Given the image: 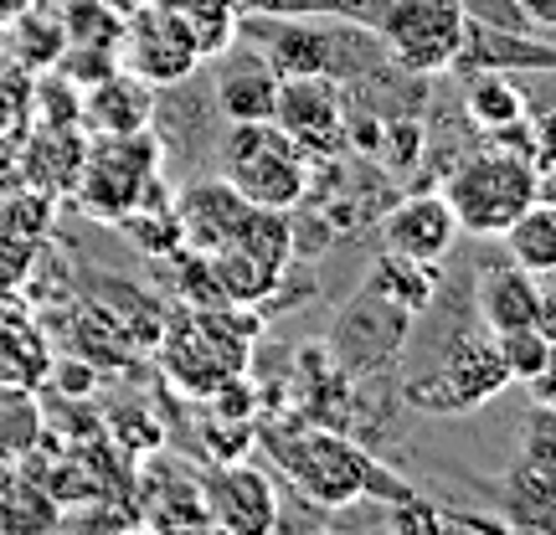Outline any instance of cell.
<instances>
[{
    "instance_id": "cell-17",
    "label": "cell",
    "mask_w": 556,
    "mask_h": 535,
    "mask_svg": "<svg viewBox=\"0 0 556 535\" xmlns=\"http://www.w3.org/2000/svg\"><path fill=\"white\" fill-rule=\"evenodd\" d=\"M500 520L520 535H556V474L536 463H516L500 479Z\"/></svg>"
},
{
    "instance_id": "cell-26",
    "label": "cell",
    "mask_w": 556,
    "mask_h": 535,
    "mask_svg": "<svg viewBox=\"0 0 556 535\" xmlns=\"http://www.w3.org/2000/svg\"><path fill=\"white\" fill-rule=\"evenodd\" d=\"M520 463H536L556 474V397H536L526 428H520Z\"/></svg>"
},
{
    "instance_id": "cell-30",
    "label": "cell",
    "mask_w": 556,
    "mask_h": 535,
    "mask_svg": "<svg viewBox=\"0 0 556 535\" xmlns=\"http://www.w3.org/2000/svg\"><path fill=\"white\" fill-rule=\"evenodd\" d=\"M520 11L536 31H556V0H520Z\"/></svg>"
},
{
    "instance_id": "cell-11",
    "label": "cell",
    "mask_w": 556,
    "mask_h": 535,
    "mask_svg": "<svg viewBox=\"0 0 556 535\" xmlns=\"http://www.w3.org/2000/svg\"><path fill=\"white\" fill-rule=\"evenodd\" d=\"M139 525L150 531H212L206 520V495H201V479L180 463L150 458L139 469Z\"/></svg>"
},
{
    "instance_id": "cell-27",
    "label": "cell",
    "mask_w": 556,
    "mask_h": 535,
    "mask_svg": "<svg viewBox=\"0 0 556 535\" xmlns=\"http://www.w3.org/2000/svg\"><path fill=\"white\" fill-rule=\"evenodd\" d=\"M78 103H83V88L67 82L62 73H52L47 82H37V114L47 124H78Z\"/></svg>"
},
{
    "instance_id": "cell-22",
    "label": "cell",
    "mask_w": 556,
    "mask_h": 535,
    "mask_svg": "<svg viewBox=\"0 0 556 535\" xmlns=\"http://www.w3.org/2000/svg\"><path fill=\"white\" fill-rule=\"evenodd\" d=\"M41 437H47V422H41V402L31 397V386L0 381V469L37 454Z\"/></svg>"
},
{
    "instance_id": "cell-7",
    "label": "cell",
    "mask_w": 556,
    "mask_h": 535,
    "mask_svg": "<svg viewBox=\"0 0 556 535\" xmlns=\"http://www.w3.org/2000/svg\"><path fill=\"white\" fill-rule=\"evenodd\" d=\"M201 41L197 31L186 26L176 5L165 0H139L135 11L124 16L119 31V67L144 78L150 88H170V82H186L201 67Z\"/></svg>"
},
{
    "instance_id": "cell-9",
    "label": "cell",
    "mask_w": 556,
    "mask_h": 535,
    "mask_svg": "<svg viewBox=\"0 0 556 535\" xmlns=\"http://www.w3.org/2000/svg\"><path fill=\"white\" fill-rule=\"evenodd\" d=\"M201 495H206V520L212 531L227 535H268L278 525V495L274 479L248 469V463H217L212 474H201Z\"/></svg>"
},
{
    "instance_id": "cell-12",
    "label": "cell",
    "mask_w": 556,
    "mask_h": 535,
    "mask_svg": "<svg viewBox=\"0 0 556 535\" xmlns=\"http://www.w3.org/2000/svg\"><path fill=\"white\" fill-rule=\"evenodd\" d=\"M253 201L242 196L232 180H197L186 186L176 201V217H180V242L197 247V253H217L227 242L238 238V227L248 221Z\"/></svg>"
},
{
    "instance_id": "cell-28",
    "label": "cell",
    "mask_w": 556,
    "mask_h": 535,
    "mask_svg": "<svg viewBox=\"0 0 556 535\" xmlns=\"http://www.w3.org/2000/svg\"><path fill=\"white\" fill-rule=\"evenodd\" d=\"M253 443H258V428H253V422L222 428V417H217V428H212V422L201 428V448H206V458H212V463H238Z\"/></svg>"
},
{
    "instance_id": "cell-16",
    "label": "cell",
    "mask_w": 556,
    "mask_h": 535,
    "mask_svg": "<svg viewBox=\"0 0 556 535\" xmlns=\"http://www.w3.org/2000/svg\"><path fill=\"white\" fill-rule=\"evenodd\" d=\"M274 99H278V73L263 62V52H238L217 73V114L227 124H258L274 119Z\"/></svg>"
},
{
    "instance_id": "cell-1",
    "label": "cell",
    "mask_w": 556,
    "mask_h": 535,
    "mask_svg": "<svg viewBox=\"0 0 556 535\" xmlns=\"http://www.w3.org/2000/svg\"><path fill=\"white\" fill-rule=\"evenodd\" d=\"M258 443L274 454V463L294 479L315 505H351V499H387V505H402L413 499L417 489L402 484L381 469L371 454H361L356 443L336 428H299V433H278V428H263Z\"/></svg>"
},
{
    "instance_id": "cell-3",
    "label": "cell",
    "mask_w": 556,
    "mask_h": 535,
    "mask_svg": "<svg viewBox=\"0 0 556 535\" xmlns=\"http://www.w3.org/2000/svg\"><path fill=\"white\" fill-rule=\"evenodd\" d=\"M222 176L238 186L253 206H304L309 186H315V160L294 135H283L274 119L258 124H232L222 139Z\"/></svg>"
},
{
    "instance_id": "cell-21",
    "label": "cell",
    "mask_w": 556,
    "mask_h": 535,
    "mask_svg": "<svg viewBox=\"0 0 556 535\" xmlns=\"http://www.w3.org/2000/svg\"><path fill=\"white\" fill-rule=\"evenodd\" d=\"M505 253H510V263H520L526 273H556V201H531L526 212H520L505 232Z\"/></svg>"
},
{
    "instance_id": "cell-4",
    "label": "cell",
    "mask_w": 556,
    "mask_h": 535,
    "mask_svg": "<svg viewBox=\"0 0 556 535\" xmlns=\"http://www.w3.org/2000/svg\"><path fill=\"white\" fill-rule=\"evenodd\" d=\"M377 31L381 52L417 73V78H438L454 73L458 52L469 41V11L464 0H377V11L366 16Z\"/></svg>"
},
{
    "instance_id": "cell-10",
    "label": "cell",
    "mask_w": 556,
    "mask_h": 535,
    "mask_svg": "<svg viewBox=\"0 0 556 535\" xmlns=\"http://www.w3.org/2000/svg\"><path fill=\"white\" fill-rule=\"evenodd\" d=\"M381 242L387 253L417 263H443L458 247V217L443 201V191H407V196L381 217Z\"/></svg>"
},
{
    "instance_id": "cell-20",
    "label": "cell",
    "mask_w": 556,
    "mask_h": 535,
    "mask_svg": "<svg viewBox=\"0 0 556 535\" xmlns=\"http://www.w3.org/2000/svg\"><path fill=\"white\" fill-rule=\"evenodd\" d=\"M366 289L387 304H397L407 315H422L438 294V263H417V258H402V253H387L381 247L377 268L366 273Z\"/></svg>"
},
{
    "instance_id": "cell-8",
    "label": "cell",
    "mask_w": 556,
    "mask_h": 535,
    "mask_svg": "<svg viewBox=\"0 0 556 535\" xmlns=\"http://www.w3.org/2000/svg\"><path fill=\"white\" fill-rule=\"evenodd\" d=\"M345 88L330 73H309V78H278V99H274V124L283 135H294L309 160H336L345 150Z\"/></svg>"
},
{
    "instance_id": "cell-18",
    "label": "cell",
    "mask_w": 556,
    "mask_h": 535,
    "mask_svg": "<svg viewBox=\"0 0 556 535\" xmlns=\"http://www.w3.org/2000/svg\"><path fill=\"white\" fill-rule=\"evenodd\" d=\"M464 119H469V129H479L484 139L526 119V88H520L516 73H505V67H469Z\"/></svg>"
},
{
    "instance_id": "cell-33",
    "label": "cell",
    "mask_w": 556,
    "mask_h": 535,
    "mask_svg": "<svg viewBox=\"0 0 556 535\" xmlns=\"http://www.w3.org/2000/svg\"><path fill=\"white\" fill-rule=\"evenodd\" d=\"M114 5H119V11H135V5H139V0H114Z\"/></svg>"
},
{
    "instance_id": "cell-5",
    "label": "cell",
    "mask_w": 556,
    "mask_h": 535,
    "mask_svg": "<svg viewBox=\"0 0 556 535\" xmlns=\"http://www.w3.org/2000/svg\"><path fill=\"white\" fill-rule=\"evenodd\" d=\"M510 386V371L500 360V345L490 330H458L448 335L443 356L433 360V371L422 381H407L402 402L413 412H433V417H464L479 412L484 402H495Z\"/></svg>"
},
{
    "instance_id": "cell-25",
    "label": "cell",
    "mask_w": 556,
    "mask_h": 535,
    "mask_svg": "<svg viewBox=\"0 0 556 535\" xmlns=\"http://www.w3.org/2000/svg\"><path fill=\"white\" fill-rule=\"evenodd\" d=\"M495 345H500V360H505L510 381H536L546 371V360H552V340L541 335L536 324L505 330V335H495Z\"/></svg>"
},
{
    "instance_id": "cell-24",
    "label": "cell",
    "mask_w": 556,
    "mask_h": 535,
    "mask_svg": "<svg viewBox=\"0 0 556 535\" xmlns=\"http://www.w3.org/2000/svg\"><path fill=\"white\" fill-rule=\"evenodd\" d=\"M16 21V52L26 67H58V58H62V47H67V31H62V16L58 21H37L31 16V5L21 11V16H11Z\"/></svg>"
},
{
    "instance_id": "cell-6",
    "label": "cell",
    "mask_w": 556,
    "mask_h": 535,
    "mask_svg": "<svg viewBox=\"0 0 556 535\" xmlns=\"http://www.w3.org/2000/svg\"><path fill=\"white\" fill-rule=\"evenodd\" d=\"M160 139L150 129L139 135H93L78 170V206L99 221H124L139 206L144 186L160 176Z\"/></svg>"
},
{
    "instance_id": "cell-2",
    "label": "cell",
    "mask_w": 556,
    "mask_h": 535,
    "mask_svg": "<svg viewBox=\"0 0 556 535\" xmlns=\"http://www.w3.org/2000/svg\"><path fill=\"white\" fill-rule=\"evenodd\" d=\"M443 201L454 206L458 232L500 238L536 201V165L510 144H479L443 170Z\"/></svg>"
},
{
    "instance_id": "cell-19",
    "label": "cell",
    "mask_w": 556,
    "mask_h": 535,
    "mask_svg": "<svg viewBox=\"0 0 556 535\" xmlns=\"http://www.w3.org/2000/svg\"><path fill=\"white\" fill-rule=\"evenodd\" d=\"M67 515L41 479H31L21 463L0 469V535H47Z\"/></svg>"
},
{
    "instance_id": "cell-23",
    "label": "cell",
    "mask_w": 556,
    "mask_h": 535,
    "mask_svg": "<svg viewBox=\"0 0 556 535\" xmlns=\"http://www.w3.org/2000/svg\"><path fill=\"white\" fill-rule=\"evenodd\" d=\"M62 31H67L73 47H109V52H119L124 11L114 0H67L62 5Z\"/></svg>"
},
{
    "instance_id": "cell-15",
    "label": "cell",
    "mask_w": 556,
    "mask_h": 535,
    "mask_svg": "<svg viewBox=\"0 0 556 535\" xmlns=\"http://www.w3.org/2000/svg\"><path fill=\"white\" fill-rule=\"evenodd\" d=\"M475 315L490 335L536 324V315H541L536 273H526L520 263H495V268H484V273H479V289H475Z\"/></svg>"
},
{
    "instance_id": "cell-31",
    "label": "cell",
    "mask_w": 556,
    "mask_h": 535,
    "mask_svg": "<svg viewBox=\"0 0 556 535\" xmlns=\"http://www.w3.org/2000/svg\"><path fill=\"white\" fill-rule=\"evenodd\" d=\"M536 330L556 345V289H541V315H536Z\"/></svg>"
},
{
    "instance_id": "cell-13",
    "label": "cell",
    "mask_w": 556,
    "mask_h": 535,
    "mask_svg": "<svg viewBox=\"0 0 556 535\" xmlns=\"http://www.w3.org/2000/svg\"><path fill=\"white\" fill-rule=\"evenodd\" d=\"M155 93L160 88H150L144 78L114 67L109 78L83 88L78 124L88 135H139V129H150V119H155Z\"/></svg>"
},
{
    "instance_id": "cell-29",
    "label": "cell",
    "mask_w": 556,
    "mask_h": 535,
    "mask_svg": "<svg viewBox=\"0 0 556 535\" xmlns=\"http://www.w3.org/2000/svg\"><path fill=\"white\" fill-rule=\"evenodd\" d=\"M52 386H58L67 402H88L93 386H99V366H93V360H58V366H52Z\"/></svg>"
},
{
    "instance_id": "cell-14",
    "label": "cell",
    "mask_w": 556,
    "mask_h": 535,
    "mask_svg": "<svg viewBox=\"0 0 556 535\" xmlns=\"http://www.w3.org/2000/svg\"><path fill=\"white\" fill-rule=\"evenodd\" d=\"M336 58V26L315 16H268L263 26V62L278 78H309V73H330Z\"/></svg>"
},
{
    "instance_id": "cell-32",
    "label": "cell",
    "mask_w": 556,
    "mask_h": 535,
    "mask_svg": "<svg viewBox=\"0 0 556 535\" xmlns=\"http://www.w3.org/2000/svg\"><path fill=\"white\" fill-rule=\"evenodd\" d=\"M31 0H0V21H11V16H21Z\"/></svg>"
}]
</instances>
